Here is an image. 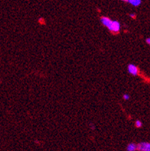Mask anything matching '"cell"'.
I'll return each instance as SVG.
<instances>
[{
  "label": "cell",
  "instance_id": "obj_9",
  "mask_svg": "<svg viewBox=\"0 0 150 151\" xmlns=\"http://www.w3.org/2000/svg\"><path fill=\"white\" fill-rule=\"evenodd\" d=\"M146 44L150 46V37L149 38H146Z\"/></svg>",
  "mask_w": 150,
  "mask_h": 151
},
{
  "label": "cell",
  "instance_id": "obj_11",
  "mask_svg": "<svg viewBox=\"0 0 150 151\" xmlns=\"http://www.w3.org/2000/svg\"><path fill=\"white\" fill-rule=\"evenodd\" d=\"M122 1H123V2H127V0H122Z\"/></svg>",
  "mask_w": 150,
  "mask_h": 151
},
{
  "label": "cell",
  "instance_id": "obj_6",
  "mask_svg": "<svg viewBox=\"0 0 150 151\" xmlns=\"http://www.w3.org/2000/svg\"><path fill=\"white\" fill-rule=\"evenodd\" d=\"M135 127L136 128H141L142 127V122L140 120H136L135 121Z\"/></svg>",
  "mask_w": 150,
  "mask_h": 151
},
{
  "label": "cell",
  "instance_id": "obj_2",
  "mask_svg": "<svg viewBox=\"0 0 150 151\" xmlns=\"http://www.w3.org/2000/svg\"><path fill=\"white\" fill-rule=\"evenodd\" d=\"M127 70L128 72H129L130 75H133V76H137V75H139V73H140L139 68L133 64H128Z\"/></svg>",
  "mask_w": 150,
  "mask_h": 151
},
{
  "label": "cell",
  "instance_id": "obj_1",
  "mask_svg": "<svg viewBox=\"0 0 150 151\" xmlns=\"http://www.w3.org/2000/svg\"><path fill=\"white\" fill-rule=\"evenodd\" d=\"M100 22L112 33H118L120 31L121 25L118 21L112 20L108 17L103 16L100 18Z\"/></svg>",
  "mask_w": 150,
  "mask_h": 151
},
{
  "label": "cell",
  "instance_id": "obj_8",
  "mask_svg": "<svg viewBox=\"0 0 150 151\" xmlns=\"http://www.w3.org/2000/svg\"><path fill=\"white\" fill-rule=\"evenodd\" d=\"M90 129H91V130H93V131H94V130H95V128H96L95 125H94V124H90Z\"/></svg>",
  "mask_w": 150,
  "mask_h": 151
},
{
  "label": "cell",
  "instance_id": "obj_7",
  "mask_svg": "<svg viewBox=\"0 0 150 151\" xmlns=\"http://www.w3.org/2000/svg\"><path fill=\"white\" fill-rule=\"evenodd\" d=\"M123 100H125V101H128V100L130 98V96H129L128 94H124L123 95Z\"/></svg>",
  "mask_w": 150,
  "mask_h": 151
},
{
  "label": "cell",
  "instance_id": "obj_3",
  "mask_svg": "<svg viewBox=\"0 0 150 151\" xmlns=\"http://www.w3.org/2000/svg\"><path fill=\"white\" fill-rule=\"evenodd\" d=\"M138 151H150V142L142 141L138 143Z\"/></svg>",
  "mask_w": 150,
  "mask_h": 151
},
{
  "label": "cell",
  "instance_id": "obj_10",
  "mask_svg": "<svg viewBox=\"0 0 150 151\" xmlns=\"http://www.w3.org/2000/svg\"><path fill=\"white\" fill-rule=\"evenodd\" d=\"M129 16L133 18V19H135V13H131V14H129Z\"/></svg>",
  "mask_w": 150,
  "mask_h": 151
},
{
  "label": "cell",
  "instance_id": "obj_4",
  "mask_svg": "<svg viewBox=\"0 0 150 151\" xmlns=\"http://www.w3.org/2000/svg\"><path fill=\"white\" fill-rule=\"evenodd\" d=\"M126 151H138V143H129L126 145Z\"/></svg>",
  "mask_w": 150,
  "mask_h": 151
},
{
  "label": "cell",
  "instance_id": "obj_5",
  "mask_svg": "<svg viewBox=\"0 0 150 151\" xmlns=\"http://www.w3.org/2000/svg\"><path fill=\"white\" fill-rule=\"evenodd\" d=\"M127 2L133 6L137 7L140 6L141 3H142V0H127Z\"/></svg>",
  "mask_w": 150,
  "mask_h": 151
}]
</instances>
